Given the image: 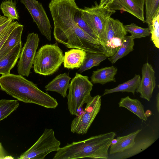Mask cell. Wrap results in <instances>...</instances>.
I'll list each match as a JSON object with an SVG mask.
<instances>
[{"label":"cell","instance_id":"cell-25","mask_svg":"<svg viewBox=\"0 0 159 159\" xmlns=\"http://www.w3.org/2000/svg\"><path fill=\"white\" fill-rule=\"evenodd\" d=\"M19 105L17 100L2 99L0 100V121L16 110Z\"/></svg>","mask_w":159,"mask_h":159},{"label":"cell","instance_id":"cell-19","mask_svg":"<svg viewBox=\"0 0 159 159\" xmlns=\"http://www.w3.org/2000/svg\"><path fill=\"white\" fill-rule=\"evenodd\" d=\"M141 130L142 129H139L128 135L120 136L118 142L110 146L109 155L121 152L131 148L135 144L136 136Z\"/></svg>","mask_w":159,"mask_h":159},{"label":"cell","instance_id":"cell-12","mask_svg":"<svg viewBox=\"0 0 159 159\" xmlns=\"http://www.w3.org/2000/svg\"><path fill=\"white\" fill-rule=\"evenodd\" d=\"M144 0H114L108 7L112 10L126 11L143 23Z\"/></svg>","mask_w":159,"mask_h":159},{"label":"cell","instance_id":"cell-4","mask_svg":"<svg viewBox=\"0 0 159 159\" xmlns=\"http://www.w3.org/2000/svg\"><path fill=\"white\" fill-rule=\"evenodd\" d=\"M93 86L88 76L75 73L69 84L66 97L68 109L71 114L77 116L79 109L92 98Z\"/></svg>","mask_w":159,"mask_h":159},{"label":"cell","instance_id":"cell-36","mask_svg":"<svg viewBox=\"0 0 159 159\" xmlns=\"http://www.w3.org/2000/svg\"><path fill=\"white\" fill-rule=\"evenodd\" d=\"M1 16V14H0V17Z\"/></svg>","mask_w":159,"mask_h":159},{"label":"cell","instance_id":"cell-35","mask_svg":"<svg viewBox=\"0 0 159 159\" xmlns=\"http://www.w3.org/2000/svg\"><path fill=\"white\" fill-rule=\"evenodd\" d=\"M145 114L146 117H148L152 115V113L150 110H147L145 112Z\"/></svg>","mask_w":159,"mask_h":159},{"label":"cell","instance_id":"cell-9","mask_svg":"<svg viewBox=\"0 0 159 159\" xmlns=\"http://www.w3.org/2000/svg\"><path fill=\"white\" fill-rule=\"evenodd\" d=\"M39 41L37 33L33 32L28 34L17 62V72L19 74L28 77L31 73Z\"/></svg>","mask_w":159,"mask_h":159},{"label":"cell","instance_id":"cell-8","mask_svg":"<svg viewBox=\"0 0 159 159\" xmlns=\"http://www.w3.org/2000/svg\"><path fill=\"white\" fill-rule=\"evenodd\" d=\"M101 105V96L92 97L86 103L83 113L76 117L72 120L71 131L77 134H86L99 112Z\"/></svg>","mask_w":159,"mask_h":159},{"label":"cell","instance_id":"cell-18","mask_svg":"<svg viewBox=\"0 0 159 159\" xmlns=\"http://www.w3.org/2000/svg\"><path fill=\"white\" fill-rule=\"evenodd\" d=\"M23 25L20 24L12 31L0 49V60L8 54L17 44L21 42Z\"/></svg>","mask_w":159,"mask_h":159},{"label":"cell","instance_id":"cell-27","mask_svg":"<svg viewBox=\"0 0 159 159\" xmlns=\"http://www.w3.org/2000/svg\"><path fill=\"white\" fill-rule=\"evenodd\" d=\"M124 26L127 31L130 34L131 36L134 39L146 37L150 35V30L148 27L143 28L134 23L124 25Z\"/></svg>","mask_w":159,"mask_h":159},{"label":"cell","instance_id":"cell-7","mask_svg":"<svg viewBox=\"0 0 159 159\" xmlns=\"http://www.w3.org/2000/svg\"><path fill=\"white\" fill-rule=\"evenodd\" d=\"M127 33L122 22L109 17L106 24L104 35V54L109 57L115 54Z\"/></svg>","mask_w":159,"mask_h":159},{"label":"cell","instance_id":"cell-23","mask_svg":"<svg viewBox=\"0 0 159 159\" xmlns=\"http://www.w3.org/2000/svg\"><path fill=\"white\" fill-rule=\"evenodd\" d=\"M107 58L102 53L87 52L85 60L78 71L82 73L94 66H98Z\"/></svg>","mask_w":159,"mask_h":159},{"label":"cell","instance_id":"cell-3","mask_svg":"<svg viewBox=\"0 0 159 159\" xmlns=\"http://www.w3.org/2000/svg\"><path fill=\"white\" fill-rule=\"evenodd\" d=\"M64 55L57 43L46 44L36 52L33 63L36 73L45 76L53 74L63 63Z\"/></svg>","mask_w":159,"mask_h":159},{"label":"cell","instance_id":"cell-6","mask_svg":"<svg viewBox=\"0 0 159 159\" xmlns=\"http://www.w3.org/2000/svg\"><path fill=\"white\" fill-rule=\"evenodd\" d=\"M60 145L61 142L55 137L53 129L46 128L36 142L17 158L43 159L50 153L57 151Z\"/></svg>","mask_w":159,"mask_h":159},{"label":"cell","instance_id":"cell-10","mask_svg":"<svg viewBox=\"0 0 159 159\" xmlns=\"http://www.w3.org/2000/svg\"><path fill=\"white\" fill-rule=\"evenodd\" d=\"M20 0L29 11L41 33L50 41L52 28L42 3L37 0Z\"/></svg>","mask_w":159,"mask_h":159},{"label":"cell","instance_id":"cell-22","mask_svg":"<svg viewBox=\"0 0 159 159\" xmlns=\"http://www.w3.org/2000/svg\"><path fill=\"white\" fill-rule=\"evenodd\" d=\"M134 39L132 37L127 35L125 37L118 51L108 60L112 64L115 63L118 60L125 57L134 49Z\"/></svg>","mask_w":159,"mask_h":159},{"label":"cell","instance_id":"cell-15","mask_svg":"<svg viewBox=\"0 0 159 159\" xmlns=\"http://www.w3.org/2000/svg\"><path fill=\"white\" fill-rule=\"evenodd\" d=\"M22 48V42L15 46L8 54L0 60V74H9L19 59Z\"/></svg>","mask_w":159,"mask_h":159},{"label":"cell","instance_id":"cell-1","mask_svg":"<svg viewBox=\"0 0 159 159\" xmlns=\"http://www.w3.org/2000/svg\"><path fill=\"white\" fill-rule=\"evenodd\" d=\"M0 90L17 100L55 109L58 105L56 99L40 90L33 82L20 75L9 74L0 76Z\"/></svg>","mask_w":159,"mask_h":159},{"label":"cell","instance_id":"cell-30","mask_svg":"<svg viewBox=\"0 0 159 159\" xmlns=\"http://www.w3.org/2000/svg\"><path fill=\"white\" fill-rule=\"evenodd\" d=\"M11 156L7 155L1 143L0 142V159H13Z\"/></svg>","mask_w":159,"mask_h":159},{"label":"cell","instance_id":"cell-29","mask_svg":"<svg viewBox=\"0 0 159 159\" xmlns=\"http://www.w3.org/2000/svg\"><path fill=\"white\" fill-rule=\"evenodd\" d=\"M74 19L76 24L81 29L89 35L98 41L93 30L82 18L80 9L79 7H78L75 13Z\"/></svg>","mask_w":159,"mask_h":159},{"label":"cell","instance_id":"cell-14","mask_svg":"<svg viewBox=\"0 0 159 159\" xmlns=\"http://www.w3.org/2000/svg\"><path fill=\"white\" fill-rule=\"evenodd\" d=\"M87 54L84 50L76 48L65 52L63 62L64 67L71 69L80 68L83 63Z\"/></svg>","mask_w":159,"mask_h":159},{"label":"cell","instance_id":"cell-32","mask_svg":"<svg viewBox=\"0 0 159 159\" xmlns=\"http://www.w3.org/2000/svg\"><path fill=\"white\" fill-rule=\"evenodd\" d=\"M8 18L4 16H1L0 17V26L6 21Z\"/></svg>","mask_w":159,"mask_h":159},{"label":"cell","instance_id":"cell-20","mask_svg":"<svg viewBox=\"0 0 159 159\" xmlns=\"http://www.w3.org/2000/svg\"><path fill=\"white\" fill-rule=\"evenodd\" d=\"M119 107H125L134 113L140 119L147 120L145 114L144 107L137 99H132L128 96L122 98L118 103Z\"/></svg>","mask_w":159,"mask_h":159},{"label":"cell","instance_id":"cell-5","mask_svg":"<svg viewBox=\"0 0 159 159\" xmlns=\"http://www.w3.org/2000/svg\"><path fill=\"white\" fill-rule=\"evenodd\" d=\"M94 3V5L90 7H84L83 8H80L81 15L94 32L103 48L106 22L116 11L111 10L108 6L100 7L96 1Z\"/></svg>","mask_w":159,"mask_h":159},{"label":"cell","instance_id":"cell-17","mask_svg":"<svg viewBox=\"0 0 159 159\" xmlns=\"http://www.w3.org/2000/svg\"><path fill=\"white\" fill-rule=\"evenodd\" d=\"M117 70V69L114 66L98 69L93 72L91 77V82L94 84L102 85L109 82H115V76Z\"/></svg>","mask_w":159,"mask_h":159},{"label":"cell","instance_id":"cell-13","mask_svg":"<svg viewBox=\"0 0 159 159\" xmlns=\"http://www.w3.org/2000/svg\"><path fill=\"white\" fill-rule=\"evenodd\" d=\"M156 138L149 136L135 141L134 145L130 148L121 152L110 155V159H125L133 157L144 150L151 145L156 140Z\"/></svg>","mask_w":159,"mask_h":159},{"label":"cell","instance_id":"cell-11","mask_svg":"<svg viewBox=\"0 0 159 159\" xmlns=\"http://www.w3.org/2000/svg\"><path fill=\"white\" fill-rule=\"evenodd\" d=\"M141 71L142 78L135 92L140 94L141 98L149 102L156 85L155 71L148 62L143 64Z\"/></svg>","mask_w":159,"mask_h":159},{"label":"cell","instance_id":"cell-21","mask_svg":"<svg viewBox=\"0 0 159 159\" xmlns=\"http://www.w3.org/2000/svg\"><path fill=\"white\" fill-rule=\"evenodd\" d=\"M139 75H135L130 80L120 84L116 87L110 89H106L102 96L116 92L131 93L134 95L135 92L138 87L141 80Z\"/></svg>","mask_w":159,"mask_h":159},{"label":"cell","instance_id":"cell-16","mask_svg":"<svg viewBox=\"0 0 159 159\" xmlns=\"http://www.w3.org/2000/svg\"><path fill=\"white\" fill-rule=\"evenodd\" d=\"M71 78L66 73L60 74L56 76L45 86L46 91L56 92L63 98L67 96Z\"/></svg>","mask_w":159,"mask_h":159},{"label":"cell","instance_id":"cell-2","mask_svg":"<svg viewBox=\"0 0 159 159\" xmlns=\"http://www.w3.org/2000/svg\"><path fill=\"white\" fill-rule=\"evenodd\" d=\"M116 136L111 132L92 136L85 140L73 142L60 147L53 159H75L83 158H108V150Z\"/></svg>","mask_w":159,"mask_h":159},{"label":"cell","instance_id":"cell-26","mask_svg":"<svg viewBox=\"0 0 159 159\" xmlns=\"http://www.w3.org/2000/svg\"><path fill=\"white\" fill-rule=\"evenodd\" d=\"M144 3L146 12L145 22L149 25L152 19L159 12V0H144Z\"/></svg>","mask_w":159,"mask_h":159},{"label":"cell","instance_id":"cell-34","mask_svg":"<svg viewBox=\"0 0 159 159\" xmlns=\"http://www.w3.org/2000/svg\"><path fill=\"white\" fill-rule=\"evenodd\" d=\"M120 136L117 137L116 139L114 138L111 141L110 146H112L118 142V141L120 139Z\"/></svg>","mask_w":159,"mask_h":159},{"label":"cell","instance_id":"cell-28","mask_svg":"<svg viewBox=\"0 0 159 159\" xmlns=\"http://www.w3.org/2000/svg\"><path fill=\"white\" fill-rule=\"evenodd\" d=\"M159 12L152 19L151 23L148 25L150 34L151 40L155 46L159 48Z\"/></svg>","mask_w":159,"mask_h":159},{"label":"cell","instance_id":"cell-33","mask_svg":"<svg viewBox=\"0 0 159 159\" xmlns=\"http://www.w3.org/2000/svg\"><path fill=\"white\" fill-rule=\"evenodd\" d=\"M156 107L157 112H159V93L158 92L156 96Z\"/></svg>","mask_w":159,"mask_h":159},{"label":"cell","instance_id":"cell-31","mask_svg":"<svg viewBox=\"0 0 159 159\" xmlns=\"http://www.w3.org/2000/svg\"><path fill=\"white\" fill-rule=\"evenodd\" d=\"M114 0H100L99 5L100 7L108 6Z\"/></svg>","mask_w":159,"mask_h":159},{"label":"cell","instance_id":"cell-24","mask_svg":"<svg viewBox=\"0 0 159 159\" xmlns=\"http://www.w3.org/2000/svg\"><path fill=\"white\" fill-rule=\"evenodd\" d=\"M16 3L13 0H6L2 2L0 8L4 16L12 20H19V16L16 8Z\"/></svg>","mask_w":159,"mask_h":159}]
</instances>
